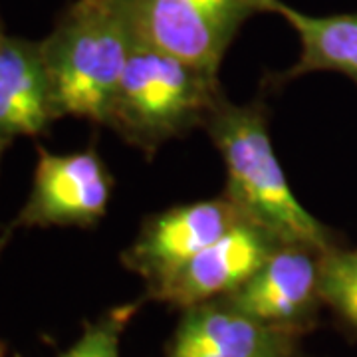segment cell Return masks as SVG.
<instances>
[{
    "label": "cell",
    "mask_w": 357,
    "mask_h": 357,
    "mask_svg": "<svg viewBox=\"0 0 357 357\" xmlns=\"http://www.w3.org/2000/svg\"><path fill=\"white\" fill-rule=\"evenodd\" d=\"M141 42L218 72L241 28L268 0H121Z\"/></svg>",
    "instance_id": "obj_4"
},
{
    "label": "cell",
    "mask_w": 357,
    "mask_h": 357,
    "mask_svg": "<svg viewBox=\"0 0 357 357\" xmlns=\"http://www.w3.org/2000/svg\"><path fill=\"white\" fill-rule=\"evenodd\" d=\"M4 34V30H2V22H0V36Z\"/></svg>",
    "instance_id": "obj_16"
},
{
    "label": "cell",
    "mask_w": 357,
    "mask_h": 357,
    "mask_svg": "<svg viewBox=\"0 0 357 357\" xmlns=\"http://www.w3.org/2000/svg\"><path fill=\"white\" fill-rule=\"evenodd\" d=\"M321 255L306 244L282 243L250 280L218 300L264 324L306 333L324 306Z\"/></svg>",
    "instance_id": "obj_7"
},
{
    "label": "cell",
    "mask_w": 357,
    "mask_h": 357,
    "mask_svg": "<svg viewBox=\"0 0 357 357\" xmlns=\"http://www.w3.org/2000/svg\"><path fill=\"white\" fill-rule=\"evenodd\" d=\"M282 243L270 229L243 217L149 298L177 310L225 298L250 280Z\"/></svg>",
    "instance_id": "obj_8"
},
{
    "label": "cell",
    "mask_w": 357,
    "mask_h": 357,
    "mask_svg": "<svg viewBox=\"0 0 357 357\" xmlns=\"http://www.w3.org/2000/svg\"><path fill=\"white\" fill-rule=\"evenodd\" d=\"M137 304H128L109 310L105 316L86 324L82 335L58 357H119L121 335Z\"/></svg>",
    "instance_id": "obj_13"
},
{
    "label": "cell",
    "mask_w": 357,
    "mask_h": 357,
    "mask_svg": "<svg viewBox=\"0 0 357 357\" xmlns=\"http://www.w3.org/2000/svg\"><path fill=\"white\" fill-rule=\"evenodd\" d=\"M268 13L282 16L300 40L298 62L276 77L288 84L312 72H335L357 86V13L312 16L282 0H268Z\"/></svg>",
    "instance_id": "obj_11"
},
{
    "label": "cell",
    "mask_w": 357,
    "mask_h": 357,
    "mask_svg": "<svg viewBox=\"0 0 357 357\" xmlns=\"http://www.w3.org/2000/svg\"><path fill=\"white\" fill-rule=\"evenodd\" d=\"M181 312L167 357H296L304 337L252 318L225 300Z\"/></svg>",
    "instance_id": "obj_9"
},
{
    "label": "cell",
    "mask_w": 357,
    "mask_h": 357,
    "mask_svg": "<svg viewBox=\"0 0 357 357\" xmlns=\"http://www.w3.org/2000/svg\"><path fill=\"white\" fill-rule=\"evenodd\" d=\"M222 96L218 72L137 40L103 126L151 157L167 141L203 129Z\"/></svg>",
    "instance_id": "obj_3"
},
{
    "label": "cell",
    "mask_w": 357,
    "mask_h": 357,
    "mask_svg": "<svg viewBox=\"0 0 357 357\" xmlns=\"http://www.w3.org/2000/svg\"><path fill=\"white\" fill-rule=\"evenodd\" d=\"M204 131L220 153L227 195L246 218L278 234L284 243L306 244L319 252L337 246V234L296 199L274 151L268 109L260 100L234 103L222 96Z\"/></svg>",
    "instance_id": "obj_1"
},
{
    "label": "cell",
    "mask_w": 357,
    "mask_h": 357,
    "mask_svg": "<svg viewBox=\"0 0 357 357\" xmlns=\"http://www.w3.org/2000/svg\"><path fill=\"white\" fill-rule=\"evenodd\" d=\"M40 42L58 119L103 126L137 42L121 0H74Z\"/></svg>",
    "instance_id": "obj_2"
},
{
    "label": "cell",
    "mask_w": 357,
    "mask_h": 357,
    "mask_svg": "<svg viewBox=\"0 0 357 357\" xmlns=\"http://www.w3.org/2000/svg\"><path fill=\"white\" fill-rule=\"evenodd\" d=\"M4 354H6V349H4V344L0 342V357H4Z\"/></svg>",
    "instance_id": "obj_15"
},
{
    "label": "cell",
    "mask_w": 357,
    "mask_h": 357,
    "mask_svg": "<svg viewBox=\"0 0 357 357\" xmlns=\"http://www.w3.org/2000/svg\"><path fill=\"white\" fill-rule=\"evenodd\" d=\"M42 42L0 36V141L34 137L56 121Z\"/></svg>",
    "instance_id": "obj_10"
},
{
    "label": "cell",
    "mask_w": 357,
    "mask_h": 357,
    "mask_svg": "<svg viewBox=\"0 0 357 357\" xmlns=\"http://www.w3.org/2000/svg\"><path fill=\"white\" fill-rule=\"evenodd\" d=\"M114 185V175L96 149L58 155L40 147L30 195L0 236V246L22 229L96 227L107 213Z\"/></svg>",
    "instance_id": "obj_5"
},
{
    "label": "cell",
    "mask_w": 357,
    "mask_h": 357,
    "mask_svg": "<svg viewBox=\"0 0 357 357\" xmlns=\"http://www.w3.org/2000/svg\"><path fill=\"white\" fill-rule=\"evenodd\" d=\"M6 147H8V145L0 141V161H2V153H4V149H6Z\"/></svg>",
    "instance_id": "obj_14"
},
{
    "label": "cell",
    "mask_w": 357,
    "mask_h": 357,
    "mask_svg": "<svg viewBox=\"0 0 357 357\" xmlns=\"http://www.w3.org/2000/svg\"><path fill=\"white\" fill-rule=\"evenodd\" d=\"M321 298L349 332H357V246L321 255Z\"/></svg>",
    "instance_id": "obj_12"
},
{
    "label": "cell",
    "mask_w": 357,
    "mask_h": 357,
    "mask_svg": "<svg viewBox=\"0 0 357 357\" xmlns=\"http://www.w3.org/2000/svg\"><path fill=\"white\" fill-rule=\"evenodd\" d=\"M243 217L227 195L171 206L143 220L121 262L147 284V296H153Z\"/></svg>",
    "instance_id": "obj_6"
}]
</instances>
